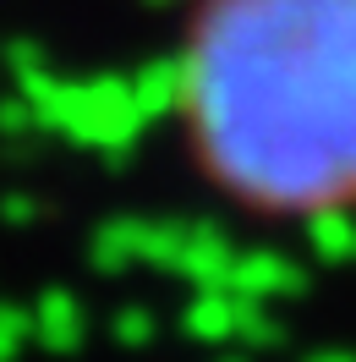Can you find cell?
<instances>
[{
    "instance_id": "6da1fadb",
    "label": "cell",
    "mask_w": 356,
    "mask_h": 362,
    "mask_svg": "<svg viewBox=\"0 0 356 362\" xmlns=\"http://www.w3.org/2000/svg\"><path fill=\"white\" fill-rule=\"evenodd\" d=\"M198 176L258 220L356 209V0H198L176 66Z\"/></svg>"
},
{
    "instance_id": "7a4b0ae2",
    "label": "cell",
    "mask_w": 356,
    "mask_h": 362,
    "mask_svg": "<svg viewBox=\"0 0 356 362\" xmlns=\"http://www.w3.org/2000/svg\"><path fill=\"white\" fill-rule=\"evenodd\" d=\"M192 6H198V0H192Z\"/></svg>"
}]
</instances>
